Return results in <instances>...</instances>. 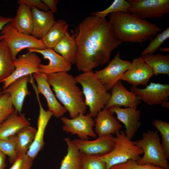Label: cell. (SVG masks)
Here are the masks:
<instances>
[{
	"label": "cell",
	"mask_w": 169,
	"mask_h": 169,
	"mask_svg": "<svg viewBox=\"0 0 169 169\" xmlns=\"http://www.w3.org/2000/svg\"><path fill=\"white\" fill-rule=\"evenodd\" d=\"M74 31L75 64L78 70L83 72L92 71L109 62L112 52L122 43L115 37L112 26L106 18L89 16Z\"/></svg>",
	"instance_id": "6da1fadb"
},
{
	"label": "cell",
	"mask_w": 169,
	"mask_h": 169,
	"mask_svg": "<svg viewBox=\"0 0 169 169\" xmlns=\"http://www.w3.org/2000/svg\"><path fill=\"white\" fill-rule=\"evenodd\" d=\"M109 20L115 37L122 42L141 43L151 40L161 30L156 24L128 12L111 13Z\"/></svg>",
	"instance_id": "7a4b0ae2"
},
{
	"label": "cell",
	"mask_w": 169,
	"mask_h": 169,
	"mask_svg": "<svg viewBox=\"0 0 169 169\" xmlns=\"http://www.w3.org/2000/svg\"><path fill=\"white\" fill-rule=\"evenodd\" d=\"M47 78L56 97L68 112L71 118L86 113L87 107L75 77L63 72L47 75Z\"/></svg>",
	"instance_id": "3957f363"
},
{
	"label": "cell",
	"mask_w": 169,
	"mask_h": 169,
	"mask_svg": "<svg viewBox=\"0 0 169 169\" xmlns=\"http://www.w3.org/2000/svg\"><path fill=\"white\" fill-rule=\"evenodd\" d=\"M81 86L84 100L89 107V114L95 118L98 113L105 108L109 101L111 93L91 71L83 72L75 77Z\"/></svg>",
	"instance_id": "277c9868"
},
{
	"label": "cell",
	"mask_w": 169,
	"mask_h": 169,
	"mask_svg": "<svg viewBox=\"0 0 169 169\" xmlns=\"http://www.w3.org/2000/svg\"><path fill=\"white\" fill-rule=\"evenodd\" d=\"M113 140L114 146L111 151L100 156L101 160L105 163L106 169L130 160L137 161L143 153L142 150L137 146L134 141L126 136L124 130L117 133Z\"/></svg>",
	"instance_id": "5b68a950"
},
{
	"label": "cell",
	"mask_w": 169,
	"mask_h": 169,
	"mask_svg": "<svg viewBox=\"0 0 169 169\" xmlns=\"http://www.w3.org/2000/svg\"><path fill=\"white\" fill-rule=\"evenodd\" d=\"M140 140L134 141L141 148L143 155L138 161L140 164H152L163 169H169L168 159L165 155L158 131L148 130L142 134Z\"/></svg>",
	"instance_id": "8992f818"
},
{
	"label": "cell",
	"mask_w": 169,
	"mask_h": 169,
	"mask_svg": "<svg viewBox=\"0 0 169 169\" xmlns=\"http://www.w3.org/2000/svg\"><path fill=\"white\" fill-rule=\"evenodd\" d=\"M3 40L10 49L14 59L21 50L27 48L43 49L47 48L42 39L31 34L19 32L10 23L6 25L1 31Z\"/></svg>",
	"instance_id": "52a82bcc"
},
{
	"label": "cell",
	"mask_w": 169,
	"mask_h": 169,
	"mask_svg": "<svg viewBox=\"0 0 169 169\" xmlns=\"http://www.w3.org/2000/svg\"><path fill=\"white\" fill-rule=\"evenodd\" d=\"M128 12L140 18H161L169 12V0H129Z\"/></svg>",
	"instance_id": "ba28073f"
},
{
	"label": "cell",
	"mask_w": 169,
	"mask_h": 169,
	"mask_svg": "<svg viewBox=\"0 0 169 169\" xmlns=\"http://www.w3.org/2000/svg\"><path fill=\"white\" fill-rule=\"evenodd\" d=\"M42 60L36 53L28 52L20 55L14 61L15 69L13 73L4 79L2 88H7L14 81L22 77L39 72Z\"/></svg>",
	"instance_id": "9c48e42d"
},
{
	"label": "cell",
	"mask_w": 169,
	"mask_h": 169,
	"mask_svg": "<svg viewBox=\"0 0 169 169\" xmlns=\"http://www.w3.org/2000/svg\"><path fill=\"white\" fill-rule=\"evenodd\" d=\"M130 61L122 59L118 52L108 65L103 69L95 71V74L108 91L118 81L131 64Z\"/></svg>",
	"instance_id": "30bf717a"
},
{
	"label": "cell",
	"mask_w": 169,
	"mask_h": 169,
	"mask_svg": "<svg viewBox=\"0 0 169 169\" xmlns=\"http://www.w3.org/2000/svg\"><path fill=\"white\" fill-rule=\"evenodd\" d=\"M63 124L62 130L67 133L77 135L80 139L88 140L95 138L96 134L93 129L95 126L93 118L89 114H80L73 118L62 116L60 118Z\"/></svg>",
	"instance_id": "8fae6325"
},
{
	"label": "cell",
	"mask_w": 169,
	"mask_h": 169,
	"mask_svg": "<svg viewBox=\"0 0 169 169\" xmlns=\"http://www.w3.org/2000/svg\"><path fill=\"white\" fill-rule=\"evenodd\" d=\"M131 91L139 96L141 100L149 105L161 104L168 101L169 85L151 82L143 89L132 86Z\"/></svg>",
	"instance_id": "7c38bea8"
},
{
	"label": "cell",
	"mask_w": 169,
	"mask_h": 169,
	"mask_svg": "<svg viewBox=\"0 0 169 169\" xmlns=\"http://www.w3.org/2000/svg\"><path fill=\"white\" fill-rule=\"evenodd\" d=\"M28 52L41 54L44 59L49 60V63L47 64H41L40 65L39 73L47 75L60 72H68L71 69L72 64L55 52L53 49H28Z\"/></svg>",
	"instance_id": "4fadbf2b"
},
{
	"label": "cell",
	"mask_w": 169,
	"mask_h": 169,
	"mask_svg": "<svg viewBox=\"0 0 169 169\" xmlns=\"http://www.w3.org/2000/svg\"><path fill=\"white\" fill-rule=\"evenodd\" d=\"M39 106V113L37 121V128L34 141L28 149L27 155L34 160L44 145V136L45 129L50 119L53 115L52 113L43 108L39 99L37 86L32 85Z\"/></svg>",
	"instance_id": "5bb4252c"
},
{
	"label": "cell",
	"mask_w": 169,
	"mask_h": 169,
	"mask_svg": "<svg viewBox=\"0 0 169 169\" xmlns=\"http://www.w3.org/2000/svg\"><path fill=\"white\" fill-rule=\"evenodd\" d=\"M113 115L115 114L117 119L125 125L126 136L131 140L140 128L141 113L137 107L122 108L117 106H111L108 109Z\"/></svg>",
	"instance_id": "9a60e30c"
},
{
	"label": "cell",
	"mask_w": 169,
	"mask_h": 169,
	"mask_svg": "<svg viewBox=\"0 0 169 169\" xmlns=\"http://www.w3.org/2000/svg\"><path fill=\"white\" fill-rule=\"evenodd\" d=\"M32 77L36 82L38 93L42 94L46 99L48 110L56 118L62 117L67 111L58 101L52 91L48 81L47 75L38 72L33 74Z\"/></svg>",
	"instance_id": "2e32d148"
},
{
	"label": "cell",
	"mask_w": 169,
	"mask_h": 169,
	"mask_svg": "<svg viewBox=\"0 0 169 169\" xmlns=\"http://www.w3.org/2000/svg\"><path fill=\"white\" fill-rule=\"evenodd\" d=\"M113 137L112 135H109L98 137L94 140L75 139L72 141L81 153L101 156L112 149L114 145Z\"/></svg>",
	"instance_id": "e0dca14e"
},
{
	"label": "cell",
	"mask_w": 169,
	"mask_h": 169,
	"mask_svg": "<svg viewBox=\"0 0 169 169\" xmlns=\"http://www.w3.org/2000/svg\"><path fill=\"white\" fill-rule=\"evenodd\" d=\"M151 68L144 62L142 56L134 59L127 70L123 74L121 80L133 86L147 85L153 75Z\"/></svg>",
	"instance_id": "ac0fdd59"
},
{
	"label": "cell",
	"mask_w": 169,
	"mask_h": 169,
	"mask_svg": "<svg viewBox=\"0 0 169 169\" xmlns=\"http://www.w3.org/2000/svg\"><path fill=\"white\" fill-rule=\"evenodd\" d=\"M111 96L104 108L117 106L125 108L137 107L141 101L140 97L131 91H128L121 80L116 82L111 89Z\"/></svg>",
	"instance_id": "d6986e66"
},
{
	"label": "cell",
	"mask_w": 169,
	"mask_h": 169,
	"mask_svg": "<svg viewBox=\"0 0 169 169\" xmlns=\"http://www.w3.org/2000/svg\"><path fill=\"white\" fill-rule=\"evenodd\" d=\"M30 79V75L21 77L14 81L2 91L3 93L10 95L15 110L19 114L22 113L25 97L31 94L28 89V83Z\"/></svg>",
	"instance_id": "ffe728a7"
},
{
	"label": "cell",
	"mask_w": 169,
	"mask_h": 169,
	"mask_svg": "<svg viewBox=\"0 0 169 169\" xmlns=\"http://www.w3.org/2000/svg\"><path fill=\"white\" fill-rule=\"evenodd\" d=\"M95 118V129L98 137L116 134L123 126L108 109L102 110Z\"/></svg>",
	"instance_id": "44dd1931"
},
{
	"label": "cell",
	"mask_w": 169,
	"mask_h": 169,
	"mask_svg": "<svg viewBox=\"0 0 169 169\" xmlns=\"http://www.w3.org/2000/svg\"><path fill=\"white\" fill-rule=\"evenodd\" d=\"M33 22L32 35L42 39L55 22L54 13L35 8L31 9Z\"/></svg>",
	"instance_id": "7402d4cb"
},
{
	"label": "cell",
	"mask_w": 169,
	"mask_h": 169,
	"mask_svg": "<svg viewBox=\"0 0 169 169\" xmlns=\"http://www.w3.org/2000/svg\"><path fill=\"white\" fill-rule=\"evenodd\" d=\"M30 123L24 114H19L15 110L1 125L0 139H6L16 135L21 129L30 125Z\"/></svg>",
	"instance_id": "603a6c76"
},
{
	"label": "cell",
	"mask_w": 169,
	"mask_h": 169,
	"mask_svg": "<svg viewBox=\"0 0 169 169\" xmlns=\"http://www.w3.org/2000/svg\"><path fill=\"white\" fill-rule=\"evenodd\" d=\"M18 4L16 14L10 23L18 31L31 34L33 27L31 9L23 3Z\"/></svg>",
	"instance_id": "cb8c5ba5"
},
{
	"label": "cell",
	"mask_w": 169,
	"mask_h": 169,
	"mask_svg": "<svg viewBox=\"0 0 169 169\" xmlns=\"http://www.w3.org/2000/svg\"><path fill=\"white\" fill-rule=\"evenodd\" d=\"M57 53L72 64L75 63L77 47L73 35L68 31L53 48Z\"/></svg>",
	"instance_id": "d4e9b609"
},
{
	"label": "cell",
	"mask_w": 169,
	"mask_h": 169,
	"mask_svg": "<svg viewBox=\"0 0 169 169\" xmlns=\"http://www.w3.org/2000/svg\"><path fill=\"white\" fill-rule=\"evenodd\" d=\"M145 63L151 69L153 75H169V54H146L141 56Z\"/></svg>",
	"instance_id": "484cf974"
},
{
	"label": "cell",
	"mask_w": 169,
	"mask_h": 169,
	"mask_svg": "<svg viewBox=\"0 0 169 169\" xmlns=\"http://www.w3.org/2000/svg\"><path fill=\"white\" fill-rule=\"evenodd\" d=\"M69 24L65 20L60 19L55 21L42 39L47 48L53 49L68 31Z\"/></svg>",
	"instance_id": "4316f807"
},
{
	"label": "cell",
	"mask_w": 169,
	"mask_h": 169,
	"mask_svg": "<svg viewBox=\"0 0 169 169\" xmlns=\"http://www.w3.org/2000/svg\"><path fill=\"white\" fill-rule=\"evenodd\" d=\"M14 59L9 48L3 40L0 41V83L10 76L15 69Z\"/></svg>",
	"instance_id": "83f0119b"
},
{
	"label": "cell",
	"mask_w": 169,
	"mask_h": 169,
	"mask_svg": "<svg viewBox=\"0 0 169 169\" xmlns=\"http://www.w3.org/2000/svg\"><path fill=\"white\" fill-rule=\"evenodd\" d=\"M64 141L67 146L66 155L62 160L59 169H81V153L69 137Z\"/></svg>",
	"instance_id": "f1b7e54d"
},
{
	"label": "cell",
	"mask_w": 169,
	"mask_h": 169,
	"mask_svg": "<svg viewBox=\"0 0 169 169\" xmlns=\"http://www.w3.org/2000/svg\"><path fill=\"white\" fill-rule=\"evenodd\" d=\"M36 130L37 129L30 125L22 129L16 134L18 155L27 153L34 141Z\"/></svg>",
	"instance_id": "f546056e"
},
{
	"label": "cell",
	"mask_w": 169,
	"mask_h": 169,
	"mask_svg": "<svg viewBox=\"0 0 169 169\" xmlns=\"http://www.w3.org/2000/svg\"><path fill=\"white\" fill-rule=\"evenodd\" d=\"M153 125L160 133L162 139L161 145L165 156L169 159V123L158 119L152 120Z\"/></svg>",
	"instance_id": "4dcf8cb0"
},
{
	"label": "cell",
	"mask_w": 169,
	"mask_h": 169,
	"mask_svg": "<svg viewBox=\"0 0 169 169\" xmlns=\"http://www.w3.org/2000/svg\"><path fill=\"white\" fill-rule=\"evenodd\" d=\"M130 3L129 0H115L112 4L105 10L92 13L91 15L99 18H106L107 15L117 12L127 13Z\"/></svg>",
	"instance_id": "1f68e13d"
},
{
	"label": "cell",
	"mask_w": 169,
	"mask_h": 169,
	"mask_svg": "<svg viewBox=\"0 0 169 169\" xmlns=\"http://www.w3.org/2000/svg\"><path fill=\"white\" fill-rule=\"evenodd\" d=\"M0 150L9 157L10 162L13 163L17 158L16 135L6 139H0Z\"/></svg>",
	"instance_id": "d6a6232c"
},
{
	"label": "cell",
	"mask_w": 169,
	"mask_h": 169,
	"mask_svg": "<svg viewBox=\"0 0 169 169\" xmlns=\"http://www.w3.org/2000/svg\"><path fill=\"white\" fill-rule=\"evenodd\" d=\"M81 153V169H106L105 163L99 155H88Z\"/></svg>",
	"instance_id": "836d02e7"
},
{
	"label": "cell",
	"mask_w": 169,
	"mask_h": 169,
	"mask_svg": "<svg viewBox=\"0 0 169 169\" xmlns=\"http://www.w3.org/2000/svg\"><path fill=\"white\" fill-rule=\"evenodd\" d=\"M169 38V27L163 32L157 33L156 37L151 40L149 44L141 53L142 55L153 54L160 48L163 43Z\"/></svg>",
	"instance_id": "e575fe53"
},
{
	"label": "cell",
	"mask_w": 169,
	"mask_h": 169,
	"mask_svg": "<svg viewBox=\"0 0 169 169\" xmlns=\"http://www.w3.org/2000/svg\"><path fill=\"white\" fill-rule=\"evenodd\" d=\"M10 95L3 93L0 97V124H1L14 111Z\"/></svg>",
	"instance_id": "d590c367"
},
{
	"label": "cell",
	"mask_w": 169,
	"mask_h": 169,
	"mask_svg": "<svg viewBox=\"0 0 169 169\" xmlns=\"http://www.w3.org/2000/svg\"><path fill=\"white\" fill-rule=\"evenodd\" d=\"M111 169H163L151 164H140L136 161L131 159L126 162L112 166Z\"/></svg>",
	"instance_id": "8d00e7d4"
},
{
	"label": "cell",
	"mask_w": 169,
	"mask_h": 169,
	"mask_svg": "<svg viewBox=\"0 0 169 169\" xmlns=\"http://www.w3.org/2000/svg\"><path fill=\"white\" fill-rule=\"evenodd\" d=\"M33 160L27 153L19 155L9 169H31Z\"/></svg>",
	"instance_id": "74e56055"
},
{
	"label": "cell",
	"mask_w": 169,
	"mask_h": 169,
	"mask_svg": "<svg viewBox=\"0 0 169 169\" xmlns=\"http://www.w3.org/2000/svg\"><path fill=\"white\" fill-rule=\"evenodd\" d=\"M21 3L26 4L31 9L35 8L41 10L49 11L48 7L42 1V0H19L18 1V4Z\"/></svg>",
	"instance_id": "f35d334b"
},
{
	"label": "cell",
	"mask_w": 169,
	"mask_h": 169,
	"mask_svg": "<svg viewBox=\"0 0 169 169\" xmlns=\"http://www.w3.org/2000/svg\"><path fill=\"white\" fill-rule=\"evenodd\" d=\"M47 6L49 11L53 13H56L58 11V0H42Z\"/></svg>",
	"instance_id": "ab89813d"
},
{
	"label": "cell",
	"mask_w": 169,
	"mask_h": 169,
	"mask_svg": "<svg viewBox=\"0 0 169 169\" xmlns=\"http://www.w3.org/2000/svg\"><path fill=\"white\" fill-rule=\"evenodd\" d=\"M13 18L10 17H4L0 15V31H1L3 27L7 24L10 23ZM3 40L2 36L0 35V41Z\"/></svg>",
	"instance_id": "60d3db41"
},
{
	"label": "cell",
	"mask_w": 169,
	"mask_h": 169,
	"mask_svg": "<svg viewBox=\"0 0 169 169\" xmlns=\"http://www.w3.org/2000/svg\"><path fill=\"white\" fill-rule=\"evenodd\" d=\"M5 166V155L0 150V169H4Z\"/></svg>",
	"instance_id": "b9f144b4"
},
{
	"label": "cell",
	"mask_w": 169,
	"mask_h": 169,
	"mask_svg": "<svg viewBox=\"0 0 169 169\" xmlns=\"http://www.w3.org/2000/svg\"><path fill=\"white\" fill-rule=\"evenodd\" d=\"M160 51L161 52H169V47L161 48L160 49Z\"/></svg>",
	"instance_id": "7bdbcfd3"
},
{
	"label": "cell",
	"mask_w": 169,
	"mask_h": 169,
	"mask_svg": "<svg viewBox=\"0 0 169 169\" xmlns=\"http://www.w3.org/2000/svg\"><path fill=\"white\" fill-rule=\"evenodd\" d=\"M161 105L162 107H164L167 109L169 108V102L168 101L164 102Z\"/></svg>",
	"instance_id": "ee69618b"
},
{
	"label": "cell",
	"mask_w": 169,
	"mask_h": 169,
	"mask_svg": "<svg viewBox=\"0 0 169 169\" xmlns=\"http://www.w3.org/2000/svg\"><path fill=\"white\" fill-rule=\"evenodd\" d=\"M3 92L2 91V89L1 88H0V97L3 94Z\"/></svg>",
	"instance_id": "f6af8a7d"
},
{
	"label": "cell",
	"mask_w": 169,
	"mask_h": 169,
	"mask_svg": "<svg viewBox=\"0 0 169 169\" xmlns=\"http://www.w3.org/2000/svg\"><path fill=\"white\" fill-rule=\"evenodd\" d=\"M1 124H0V126H1Z\"/></svg>",
	"instance_id": "bcb514c9"
},
{
	"label": "cell",
	"mask_w": 169,
	"mask_h": 169,
	"mask_svg": "<svg viewBox=\"0 0 169 169\" xmlns=\"http://www.w3.org/2000/svg\"></svg>",
	"instance_id": "7dc6e473"
}]
</instances>
